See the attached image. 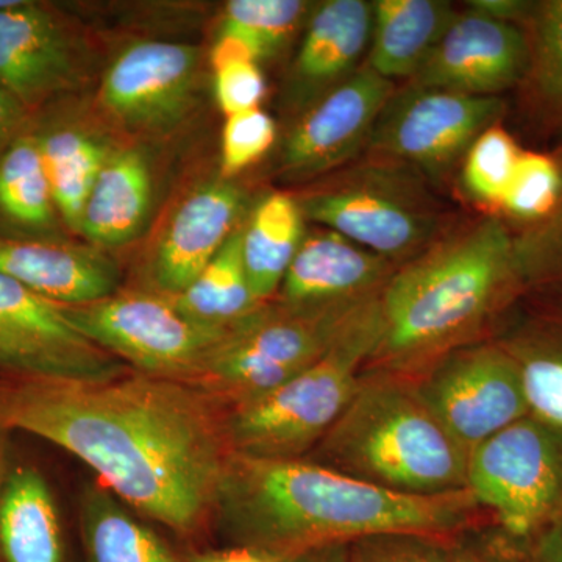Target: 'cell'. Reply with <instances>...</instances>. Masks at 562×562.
<instances>
[{"label": "cell", "instance_id": "obj_2", "mask_svg": "<svg viewBox=\"0 0 562 562\" xmlns=\"http://www.w3.org/2000/svg\"><path fill=\"white\" fill-rule=\"evenodd\" d=\"M216 512L239 547L281 560L384 532L454 536L483 524L468 490L398 494L319 462L232 453Z\"/></svg>", "mask_w": 562, "mask_h": 562}, {"label": "cell", "instance_id": "obj_40", "mask_svg": "<svg viewBox=\"0 0 562 562\" xmlns=\"http://www.w3.org/2000/svg\"><path fill=\"white\" fill-rule=\"evenodd\" d=\"M33 113L0 88V158L22 133L31 128Z\"/></svg>", "mask_w": 562, "mask_h": 562}, {"label": "cell", "instance_id": "obj_21", "mask_svg": "<svg viewBox=\"0 0 562 562\" xmlns=\"http://www.w3.org/2000/svg\"><path fill=\"white\" fill-rule=\"evenodd\" d=\"M0 562H66L57 503L33 465L7 469L0 480Z\"/></svg>", "mask_w": 562, "mask_h": 562}, {"label": "cell", "instance_id": "obj_5", "mask_svg": "<svg viewBox=\"0 0 562 562\" xmlns=\"http://www.w3.org/2000/svg\"><path fill=\"white\" fill-rule=\"evenodd\" d=\"M382 335L379 297L347 322L312 366L260 397L222 408L232 453L272 460L312 453L349 406Z\"/></svg>", "mask_w": 562, "mask_h": 562}, {"label": "cell", "instance_id": "obj_18", "mask_svg": "<svg viewBox=\"0 0 562 562\" xmlns=\"http://www.w3.org/2000/svg\"><path fill=\"white\" fill-rule=\"evenodd\" d=\"M243 194L228 183L192 192L169 222L154 258V279L162 294H181L201 276L238 228Z\"/></svg>", "mask_w": 562, "mask_h": 562}, {"label": "cell", "instance_id": "obj_46", "mask_svg": "<svg viewBox=\"0 0 562 562\" xmlns=\"http://www.w3.org/2000/svg\"><path fill=\"white\" fill-rule=\"evenodd\" d=\"M18 0H0V10L9 9V7L14 5Z\"/></svg>", "mask_w": 562, "mask_h": 562}, {"label": "cell", "instance_id": "obj_27", "mask_svg": "<svg viewBox=\"0 0 562 562\" xmlns=\"http://www.w3.org/2000/svg\"><path fill=\"white\" fill-rule=\"evenodd\" d=\"M502 344L519 366L531 416L562 430V313L547 310Z\"/></svg>", "mask_w": 562, "mask_h": 562}, {"label": "cell", "instance_id": "obj_7", "mask_svg": "<svg viewBox=\"0 0 562 562\" xmlns=\"http://www.w3.org/2000/svg\"><path fill=\"white\" fill-rule=\"evenodd\" d=\"M371 302L324 310L265 303L233 325L190 386L222 408L260 397L312 366Z\"/></svg>", "mask_w": 562, "mask_h": 562}, {"label": "cell", "instance_id": "obj_43", "mask_svg": "<svg viewBox=\"0 0 562 562\" xmlns=\"http://www.w3.org/2000/svg\"><path fill=\"white\" fill-rule=\"evenodd\" d=\"M192 562H288L273 554L260 552V550L249 549V547H235L224 552H213L195 557Z\"/></svg>", "mask_w": 562, "mask_h": 562}, {"label": "cell", "instance_id": "obj_8", "mask_svg": "<svg viewBox=\"0 0 562 562\" xmlns=\"http://www.w3.org/2000/svg\"><path fill=\"white\" fill-rule=\"evenodd\" d=\"M465 490L514 541L532 546L562 520V430L522 417L469 454Z\"/></svg>", "mask_w": 562, "mask_h": 562}, {"label": "cell", "instance_id": "obj_35", "mask_svg": "<svg viewBox=\"0 0 562 562\" xmlns=\"http://www.w3.org/2000/svg\"><path fill=\"white\" fill-rule=\"evenodd\" d=\"M453 536L384 532L347 546V562H452Z\"/></svg>", "mask_w": 562, "mask_h": 562}, {"label": "cell", "instance_id": "obj_16", "mask_svg": "<svg viewBox=\"0 0 562 562\" xmlns=\"http://www.w3.org/2000/svg\"><path fill=\"white\" fill-rule=\"evenodd\" d=\"M76 58L57 14L33 0L0 10V88L32 113L72 87Z\"/></svg>", "mask_w": 562, "mask_h": 562}, {"label": "cell", "instance_id": "obj_22", "mask_svg": "<svg viewBox=\"0 0 562 562\" xmlns=\"http://www.w3.org/2000/svg\"><path fill=\"white\" fill-rule=\"evenodd\" d=\"M458 18L442 0L372 2L371 49L366 65L386 80H412Z\"/></svg>", "mask_w": 562, "mask_h": 562}, {"label": "cell", "instance_id": "obj_41", "mask_svg": "<svg viewBox=\"0 0 562 562\" xmlns=\"http://www.w3.org/2000/svg\"><path fill=\"white\" fill-rule=\"evenodd\" d=\"M469 10L492 20L509 22L522 27L532 2L530 0H472L468 3Z\"/></svg>", "mask_w": 562, "mask_h": 562}, {"label": "cell", "instance_id": "obj_10", "mask_svg": "<svg viewBox=\"0 0 562 562\" xmlns=\"http://www.w3.org/2000/svg\"><path fill=\"white\" fill-rule=\"evenodd\" d=\"M409 379L420 401L469 454L530 414L519 366L502 342L458 347Z\"/></svg>", "mask_w": 562, "mask_h": 562}, {"label": "cell", "instance_id": "obj_23", "mask_svg": "<svg viewBox=\"0 0 562 562\" xmlns=\"http://www.w3.org/2000/svg\"><path fill=\"white\" fill-rule=\"evenodd\" d=\"M150 199L147 162L136 151H120L106 158L92 187L80 232L99 246H122L143 228Z\"/></svg>", "mask_w": 562, "mask_h": 562}, {"label": "cell", "instance_id": "obj_6", "mask_svg": "<svg viewBox=\"0 0 562 562\" xmlns=\"http://www.w3.org/2000/svg\"><path fill=\"white\" fill-rule=\"evenodd\" d=\"M301 199L303 217L405 265L428 249L441 228V210L424 176L372 155Z\"/></svg>", "mask_w": 562, "mask_h": 562}, {"label": "cell", "instance_id": "obj_19", "mask_svg": "<svg viewBox=\"0 0 562 562\" xmlns=\"http://www.w3.org/2000/svg\"><path fill=\"white\" fill-rule=\"evenodd\" d=\"M371 32L372 2H322L314 10L292 65V98L308 109L353 76L371 44Z\"/></svg>", "mask_w": 562, "mask_h": 562}, {"label": "cell", "instance_id": "obj_32", "mask_svg": "<svg viewBox=\"0 0 562 562\" xmlns=\"http://www.w3.org/2000/svg\"><path fill=\"white\" fill-rule=\"evenodd\" d=\"M561 192L560 158L541 151H522L501 206L527 227L547 220L553 213Z\"/></svg>", "mask_w": 562, "mask_h": 562}, {"label": "cell", "instance_id": "obj_42", "mask_svg": "<svg viewBox=\"0 0 562 562\" xmlns=\"http://www.w3.org/2000/svg\"><path fill=\"white\" fill-rule=\"evenodd\" d=\"M532 562H562V520L532 543Z\"/></svg>", "mask_w": 562, "mask_h": 562}, {"label": "cell", "instance_id": "obj_15", "mask_svg": "<svg viewBox=\"0 0 562 562\" xmlns=\"http://www.w3.org/2000/svg\"><path fill=\"white\" fill-rule=\"evenodd\" d=\"M198 50L166 41L127 47L103 77L101 99L132 127L157 128L179 120L190 103Z\"/></svg>", "mask_w": 562, "mask_h": 562}, {"label": "cell", "instance_id": "obj_44", "mask_svg": "<svg viewBox=\"0 0 562 562\" xmlns=\"http://www.w3.org/2000/svg\"><path fill=\"white\" fill-rule=\"evenodd\" d=\"M288 562H347V546L324 547V549L299 554Z\"/></svg>", "mask_w": 562, "mask_h": 562}, {"label": "cell", "instance_id": "obj_12", "mask_svg": "<svg viewBox=\"0 0 562 562\" xmlns=\"http://www.w3.org/2000/svg\"><path fill=\"white\" fill-rule=\"evenodd\" d=\"M131 371L47 301L0 273V375L99 380Z\"/></svg>", "mask_w": 562, "mask_h": 562}, {"label": "cell", "instance_id": "obj_11", "mask_svg": "<svg viewBox=\"0 0 562 562\" xmlns=\"http://www.w3.org/2000/svg\"><path fill=\"white\" fill-rule=\"evenodd\" d=\"M505 109L502 98L408 83L391 95L368 147L376 157L402 162L424 177H438L464 158L482 133L498 124Z\"/></svg>", "mask_w": 562, "mask_h": 562}, {"label": "cell", "instance_id": "obj_33", "mask_svg": "<svg viewBox=\"0 0 562 562\" xmlns=\"http://www.w3.org/2000/svg\"><path fill=\"white\" fill-rule=\"evenodd\" d=\"M522 150L501 124L476 138L462 162V183L475 201L497 203L512 183Z\"/></svg>", "mask_w": 562, "mask_h": 562}, {"label": "cell", "instance_id": "obj_30", "mask_svg": "<svg viewBox=\"0 0 562 562\" xmlns=\"http://www.w3.org/2000/svg\"><path fill=\"white\" fill-rule=\"evenodd\" d=\"M83 536L90 562H181L150 528L101 492L85 505Z\"/></svg>", "mask_w": 562, "mask_h": 562}, {"label": "cell", "instance_id": "obj_4", "mask_svg": "<svg viewBox=\"0 0 562 562\" xmlns=\"http://www.w3.org/2000/svg\"><path fill=\"white\" fill-rule=\"evenodd\" d=\"M351 479L408 495L465 490L469 453L420 401L409 376L362 375L314 460Z\"/></svg>", "mask_w": 562, "mask_h": 562}, {"label": "cell", "instance_id": "obj_45", "mask_svg": "<svg viewBox=\"0 0 562 562\" xmlns=\"http://www.w3.org/2000/svg\"><path fill=\"white\" fill-rule=\"evenodd\" d=\"M3 432H7L3 430L2 427H0V480H2L3 473H5V469H3L2 465V439H3Z\"/></svg>", "mask_w": 562, "mask_h": 562}, {"label": "cell", "instance_id": "obj_3", "mask_svg": "<svg viewBox=\"0 0 562 562\" xmlns=\"http://www.w3.org/2000/svg\"><path fill=\"white\" fill-rule=\"evenodd\" d=\"M519 292L514 233L484 217L395 269L380 294L383 335L371 366L417 375Z\"/></svg>", "mask_w": 562, "mask_h": 562}, {"label": "cell", "instance_id": "obj_26", "mask_svg": "<svg viewBox=\"0 0 562 562\" xmlns=\"http://www.w3.org/2000/svg\"><path fill=\"white\" fill-rule=\"evenodd\" d=\"M32 127L38 138L58 216L69 228L80 232L85 205L109 158L106 151L98 140L69 125L35 127L32 124Z\"/></svg>", "mask_w": 562, "mask_h": 562}, {"label": "cell", "instance_id": "obj_36", "mask_svg": "<svg viewBox=\"0 0 562 562\" xmlns=\"http://www.w3.org/2000/svg\"><path fill=\"white\" fill-rule=\"evenodd\" d=\"M276 122L261 109L227 116L222 133V171L232 177L260 160L276 140Z\"/></svg>", "mask_w": 562, "mask_h": 562}, {"label": "cell", "instance_id": "obj_24", "mask_svg": "<svg viewBox=\"0 0 562 562\" xmlns=\"http://www.w3.org/2000/svg\"><path fill=\"white\" fill-rule=\"evenodd\" d=\"M58 217L38 138L31 125L0 158V235L52 239Z\"/></svg>", "mask_w": 562, "mask_h": 562}, {"label": "cell", "instance_id": "obj_17", "mask_svg": "<svg viewBox=\"0 0 562 562\" xmlns=\"http://www.w3.org/2000/svg\"><path fill=\"white\" fill-rule=\"evenodd\" d=\"M394 271L380 255L322 228L303 238L277 302L299 310L361 305L382 294Z\"/></svg>", "mask_w": 562, "mask_h": 562}, {"label": "cell", "instance_id": "obj_1", "mask_svg": "<svg viewBox=\"0 0 562 562\" xmlns=\"http://www.w3.org/2000/svg\"><path fill=\"white\" fill-rule=\"evenodd\" d=\"M0 427L79 458L122 502L181 535L216 512L232 454L220 403L136 371L99 380L0 375Z\"/></svg>", "mask_w": 562, "mask_h": 562}, {"label": "cell", "instance_id": "obj_20", "mask_svg": "<svg viewBox=\"0 0 562 562\" xmlns=\"http://www.w3.org/2000/svg\"><path fill=\"white\" fill-rule=\"evenodd\" d=\"M0 273L66 306L102 301L113 295L117 284L116 268L109 258L55 239L0 235Z\"/></svg>", "mask_w": 562, "mask_h": 562}, {"label": "cell", "instance_id": "obj_28", "mask_svg": "<svg viewBox=\"0 0 562 562\" xmlns=\"http://www.w3.org/2000/svg\"><path fill=\"white\" fill-rule=\"evenodd\" d=\"M173 301L191 321L222 330H228L261 306L251 294L244 268L243 225L236 228L201 276Z\"/></svg>", "mask_w": 562, "mask_h": 562}, {"label": "cell", "instance_id": "obj_25", "mask_svg": "<svg viewBox=\"0 0 562 562\" xmlns=\"http://www.w3.org/2000/svg\"><path fill=\"white\" fill-rule=\"evenodd\" d=\"M305 217L297 199L281 192L266 195L243 225V261L258 303L279 292L305 238Z\"/></svg>", "mask_w": 562, "mask_h": 562}, {"label": "cell", "instance_id": "obj_39", "mask_svg": "<svg viewBox=\"0 0 562 562\" xmlns=\"http://www.w3.org/2000/svg\"><path fill=\"white\" fill-rule=\"evenodd\" d=\"M261 54L257 47L239 35V33L221 29L216 44L211 50V65L214 72L225 66L239 65V63H258Z\"/></svg>", "mask_w": 562, "mask_h": 562}, {"label": "cell", "instance_id": "obj_34", "mask_svg": "<svg viewBox=\"0 0 562 562\" xmlns=\"http://www.w3.org/2000/svg\"><path fill=\"white\" fill-rule=\"evenodd\" d=\"M302 0H232L222 29L250 41L262 57L279 49L303 16Z\"/></svg>", "mask_w": 562, "mask_h": 562}, {"label": "cell", "instance_id": "obj_29", "mask_svg": "<svg viewBox=\"0 0 562 562\" xmlns=\"http://www.w3.org/2000/svg\"><path fill=\"white\" fill-rule=\"evenodd\" d=\"M522 29L528 65L520 87L536 121L562 132V0L532 2Z\"/></svg>", "mask_w": 562, "mask_h": 562}, {"label": "cell", "instance_id": "obj_31", "mask_svg": "<svg viewBox=\"0 0 562 562\" xmlns=\"http://www.w3.org/2000/svg\"><path fill=\"white\" fill-rule=\"evenodd\" d=\"M562 166V147L560 155ZM520 291L535 292L562 313V192L547 220L514 233Z\"/></svg>", "mask_w": 562, "mask_h": 562}, {"label": "cell", "instance_id": "obj_38", "mask_svg": "<svg viewBox=\"0 0 562 562\" xmlns=\"http://www.w3.org/2000/svg\"><path fill=\"white\" fill-rule=\"evenodd\" d=\"M217 103L225 116L261 109L266 80L258 63H239L216 70Z\"/></svg>", "mask_w": 562, "mask_h": 562}, {"label": "cell", "instance_id": "obj_37", "mask_svg": "<svg viewBox=\"0 0 562 562\" xmlns=\"http://www.w3.org/2000/svg\"><path fill=\"white\" fill-rule=\"evenodd\" d=\"M452 562H532V546L514 541L495 525H473L453 536Z\"/></svg>", "mask_w": 562, "mask_h": 562}, {"label": "cell", "instance_id": "obj_14", "mask_svg": "<svg viewBox=\"0 0 562 562\" xmlns=\"http://www.w3.org/2000/svg\"><path fill=\"white\" fill-rule=\"evenodd\" d=\"M528 65V41L520 25L469 10L458 14L409 85L502 98L520 87Z\"/></svg>", "mask_w": 562, "mask_h": 562}, {"label": "cell", "instance_id": "obj_13", "mask_svg": "<svg viewBox=\"0 0 562 562\" xmlns=\"http://www.w3.org/2000/svg\"><path fill=\"white\" fill-rule=\"evenodd\" d=\"M394 81L368 65L303 110L281 149V171L310 179L341 168L369 146Z\"/></svg>", "mask_w": 562, "mask_h": 562}, {"label": "cell", "instance_id": "obj_9", "mask_svg": "<svg viewBox=\"0 0 562 562\" xmlns=\"http://www.w3.org/2000/svg\"><path fill=\"white\" fill-rule=\"evenodd\" d=\"M87 338L132 371L190 384L228 330L184 316L171 295L125 292L88 305L66 306Z\"/></svg>", "mask_w": 562, "mask_h": 562}]
</instances>
